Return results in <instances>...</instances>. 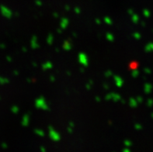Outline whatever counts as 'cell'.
<instances>
[{
  "label": "cell",
  "mask_w": 153,
  "mask_h": 152,
  "mask_svg": "<svg viewBox=\"0 0 153 152\" xmlns=\"http://www.w3.org/2000/svg\"><path fill=\"white\" fill-rule=\"evenodd\" d=\"M35 106L37 108L42 109H44V110H48L49 109L46 102H45V100H44L43 97H40L38 99L36 100Z\"/></svg>",
  "instance_id": "cell-1"
},
{
  "label": "cell",
  "mask_w": 153,
  "mask_h": 152,
  "mask_svg": "<svg viewBox=\"0 0 153 152\" xmlns=\"http://www.w3.org/2000/svg\"><path fill=\"white\" fill-rule=\"evenodd\" d=\"M49 130H50V132H49V137L51 138V139L52 140H55V141H58L59 140L61 139V136L58 132H56L55 130L53 129L52 127H49Z\"/></svg>",
  "instance_id": "cell-2"
},
{
  "label": "cell",
  "mask_w": 153,
  "mask_h": 152,
  "mask_svg": "<svg viewBox=\"0 0 153 152\" xmlns=\"http://www.w3.org/2000/svg\"><path fill=\"white\" fill-rule=\"evenodd\" d=\"M79 61L80 64H82L83 66H87L88 65V58L86 54L83 53H80L79 55Z\"/></svg>",
  "instance_id": "cell-3"
},
{
  "label": "cell",
  "mask_w": 153,
  "mask_h": 152,
  "mask_svg": "<svg viewBox=\"0 0 153 152\" xmlns=\"http://www.w3.org/2000/svg\"><path fill=\"white\" fill-rule=\"evenodd\" d=\"M114 81H115L117 86H118V87H121L123 86V79L121 77H119V76H115L114 77Z\"/></svg>",
  "instance_id": "cell-4"
},
{
  "label": "cell",
  "mask_w": 153,
  "mask_h": 152,
  "mask_svg": "<svg viewBox=\"0 0 153 152\" xmlns=\"http://www.w3.org/2000/svg\"><path fill=\"white\" fill-rule=\"evenodd\" d=\"M30 122V117L28 114H26L24 117H23V122H22V124H23L24 127H27L28 126Z\"/></svg>",
  "instance_id": "cell-5"
},
{
  "label": "cell",
  "mask_w": 153,
  "mask_h": 152,
  "mask_svg": "<svg viewBox=\"0 0 153 152\" xmlns=\"http://www.w3.org/2000/svg\"><path fill=\"white\" fill-rule=\"evenodd\" d=\"M60 25H61V27L62 29H65V28L67 27V26L69 25V20H68V19H66V18H62L61 20Z\"/></svg>",
  "instance_id": "cell-6"
},
{
  "label": "cell",
  "mask_w": 153,
  "mask_h": 152,
  "mask_svg": "<svg viewBox=\"0 0 153 152\" xmlns=\"http://www.w3.org/2000/svg\"><path fill=\"white\" fill-rule=\"evenodd\" d=\"M31 47L33 48H38V40H37V37H34L32 38L31 40Z\"/></svg>",
  "instance_id": "cell-7"
},
{
  "label": "cell",
  "mask_w": 153,
  "mask_h": 152,
  "mask_svg": "<svg viewBox=\"0 0 153 152\" xmlns=\"http://www.w3.org/2000/svg\"><path fill=\"white\" fill-rule=\"evenodd\" d=\"M111 99H113L114 102H117V101L121 99V96L118 94L111 93Z\"/></svg>",
  "instance_id": "cell-8"
},
{
  "label": "cell",
  "mask_w": 153,
  "mask_h": 152,
  "mask_svg": "<svg viewBox=\"0 0 153 152\" xmlns=\"http://www.w3.org/2000/svg\"><path fill=\"white\" fill-rule=\"evenodd\" d=\"M63 48H64L65 50H69L71 48V45L70 44V43L69 41H65V43H64V45H63Z\"/></svg>",
  "instance_id": "cell-9"
},
{
  "label": "cell",
  "mask_w": 153,
  "mask_h": 152,
  "mask_svg": "<svg viewBox=\"0 0 153 152\" xmlns=\"http://www.w3.org/2000/svg\"><path fill=\"white\" fill-rule=\"evenodd\" d=\"M42 68H43V69H44V70L50 69L52 68V64H51V62H47V63H45L44 65H42Z\"/></svg>",
  "instance_id": "cell-10"
},
{
  "label": "cell",
  "mask_w": 153,
  "mask_h": 152,
  "mask_svg": "<svg viewBox=\"0 0 153 152\" xmlns=\"http://www.w3.org/2000/svg\"><path fill=\"white\" fill-rule=\"evenodd\" d=\"M104 22L107 24H109V25H110V24H112V19L110 18V17H106L104 18Z\"/></svg>",
  "instance_id": "cell-11"
},
{
  "label": "cell",
  "mask_w": 153,
  "mask_h": 152,
  "mask_svg": "<svg viewBox=\"0 0 153 152\" xmlns=\"http://www.w3.org/2000/svg\"><path fill=\"white\" fill-rule=\"evenodd\" d=\"M47 42H48L49 44H52V42H53V35H52V34H49L48 37V39H47Z\"/></svg>",
  "instance_id": "cell-12"
},
{
  "label": "cell",
  "mask_w": 153,
  "mask_h": 152,
  "mask_svg": "<svg viewBox=\"0 0 153 152\" xmlns=\"http://www.w3.org/2000/svg\"><path fill=\"white\" fill-rule=\"evenodd\" d=\"M107 38L109 41H113V40H114V37H113V34H111V33H107Z\"/></svg>",
  "instance_id": "cell-13"
},
{
  "label": "cell",
  "mask_w": 153,
  "mask_h": 152,
  "mask_svg": "<svg viewBox=\"0 0 153 152\" xmlns=\"http://www.w3.org/2000/svg\"><path fill=\"white\" fill-rule=\"evenodd\" d=\"M34 132H35L36 134H38V135L39 136H44V131H42V130H35Z\"/></svg>",
  "instance_id": "cell-14"
},
{
  "label": "cell",
  "mask_w": 153,
  "mask_h": 152,
  "mask_svg": "<svg viewBox=\"0 0 153 152\" xmlns=\"http://www.w3.org/2000/svg\"><path fill=\"white\" fill-rule=\"evenodd\" d=\"M112 75V72L110 71H107V72L105 73V76H106V77H110V76H111Z\"/></svg>",
  "instance_id": "cell-15"
},
{
  "label": "cell",
  "mask_w": 153,
  "mask_h": 152,
  "mask_svg": "<svg viewBox=\"0 0 153 152\" xmlns=\"http://www.w3.org/2000/svg\"><path fill=\"white\" fill-rule=\"evenodd\" d=\"M18 110H19V109H18V107H17V106H14V107L13 108V111L14 112H18Z\"/></svg>",
  "instance_id": "cell-16"
},
{
  "label": "cell",
  "mask_w": 153,
  "mask_h": 152,
  "mask_svg": "<svg viewBox=\"0 0 153 152\" xmlns=\"http://www.w3.org/2000/svg\"><path fill=\"white\" fill-rule=\"evenodd\" d=\"M75 12H76V13H77V14H79V13H80V9L79 8H76V9H75Z\"/></svg>",
  "instance_id": "cell-17"
},
{
  "label": "cell",
  "mask_w": 153,
  "mask_h": 152,
  "mask_svg": "<svg viewBox=\"0 0 153 152\" xmlns=\"http://www.w3.org/2000/svg\"><path fill=\"white\" fill-rule=\"evenodd\" d=\"M90 86H92V84H91V81H90V83H89L87 86H86V88L88 89H90Z\"/></svg>",
  "instance_id": "cell-18"
},
{
  "label": "cell",
  "mask_w": 153,
  "mask_h": 152,
  "mask_svg": "<svg viewBox=\"0 0 153 152\" xmlns=\"http://www.w3.org/2000/svg\"><path fill=\"white\" fill-rule=\"evenodd\" d=\"M124 144H125V145L127 146V147H128V144H129V145H130V142H129V143H128V141H125V142H124Z\"/></svg>",
  "instance_id": "cell-19"
},
{
  "label": "cell",
  "mask_w": 153,
  "mask_h": 152,
  "mask_svg": "<svg viewBox=\"0 0 153 152\" xmlns=\"http://www.w3.org/2000/svg\"><path fill=\"white\" fill-rule=\"evenodd\" d=\"M96 22H97V23H98V24H100V19H97Z\"/></svg>",
  "instance_id": "cell-20"
},
{
  "label": "cell",
  "mask_w": 153,
  "mask_h": 152,
  "mask_svg": "<svg viewBox=\"0 0 153 152\" xmlns=\"http://www.w3.org/2000/svg\"><path fill=\"white\" fill-rule=\"evenodd\" d=\"M96 99H97V101H98V102H100V99L99 98V97H97V98H96Z\"/></svg>",
  "instance_id": "cell-21"
},
{
  "label": "cell",
  "mask_w": 153,
  "mask_h": 152,
  "mask_svg": "<svg viewBox=\"0 0 153 152\" xmlns=\"http://www.w3.org/2000/svg\"><path fill=\"white\" fill-rule=\"evenodd\" d=\"M40 150L43 151H45V149H44V148H43V147H41V148H40Z\"/></svg>",
  "instance_id": "cell-22"
},
{
  "label": "cell",
  "mask_w": 153,
  "mask_h": 152,
  "mask_svg": "<svg viewBox=\"0 0 153 152\" xmlns=\"http://www.w3.org/2000/svg\"><path fill=\"white\" fill-rule=\"evenodd\" d=\"M51 81H54V80H55V79H54V77H53V76H51Z\"/></svg>",
  "instance_id": "cell-23"
},
{
  "label": "cell",
  "mask_w": 153,
  "mask_h": 152,
  "mask_svg": "<svg viewBox=\"0 0 153 152\" xmlns=\"http://www.w3.org/2000/svg\"><path fill=\"white\" fill-rule=\"evenodd\" d=\"M54 17H58V14H57V13H55V14H54Z\"/></svg>",
  "instance_id": "cell-24"
}]
</instances>
